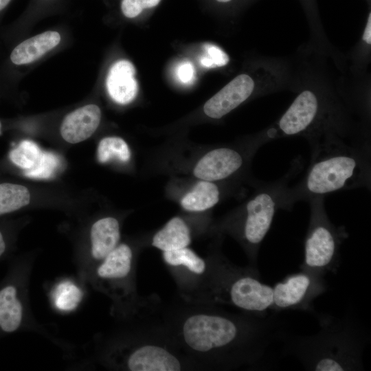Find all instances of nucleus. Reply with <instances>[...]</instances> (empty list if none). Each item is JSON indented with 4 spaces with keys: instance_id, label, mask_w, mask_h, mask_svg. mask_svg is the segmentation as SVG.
<instances>
[{
    "instance_id": "nucleus-23",
    "label": "nucleus",
    "mask_w": 371,
    "mask_h": 371,
    "mask_svg": "<svg viewBox=\"0 0 371 371\" xmlns=\"http://www.w3.org/2000/svg\"><path fill=\"white\" fill-rule=\"evenodd\" d=\"M97 157L100 163H106L112 159L127 162L131 158V151L126 142L122 138L107 137L100 142Z\"/></svg>"
},
{
    "instance_id": "nucleus-19",
    "label": "nucleus",
    "mask_w": 371,
    "mask_h": 371,
    "mask_svg": "<svg viewBox=\"0 0 371 371\" xmlns=\"http://www.w3.org/2000/svg\"><path fill=\"white\" fill-rule=\"evenodd\" d=\"M190 243V229L184 220L178 216L168 221L152 240V245L162 252L188 247Z\"/></svg>"
},
{
    "instance_id": "nucleus-24",
    "label": "nucleus",
    "mask_w": 371,
    "mask_h": 371,
    "mask_svg": "<svg viewBox=\"0 0 371 371\" xmlns=\"http://www.w3.org/2000/svg\"><path fill=\"white\" fill-rule=\"evenodd\" d=\"M41 153L36 144L30 140H24L10 150L9 159L14 165L27 170L36 165Z\"/></svg>"
},
{
    "instance_id": "nucleus-17",
    "label": "nucleus",
    "mask_w": 371,
    "mask_h": 371,
    "mask_svg": "<svg viewBox=\"0 0 371 371\" xmlns=\"http://www.w3.org/2000/svg\"><path fill=\"white\" fill-rule=\"evenodd\" d=\"M120 239V224L116 218L104 217L93 224L90 230L93 269L117 246Z\"/></svg>"
},
{
    "instance_id": "nucleus-21",
    "label": "nucleus",
    "mask_w": 371,
    "mask_h": 371,
    "mask_svg": "<svg viewBox=\"0 0 371 371\" xmlns=\"http://www.w3.org/2000/svg\"><path fill=\"white\" fill-rule=\"evenodd\" d=\"M30 194L22 185L0 183V216L14 212L30 203Z\"/></svg>"
},
{
    "instance_id": "nucleus-29",
    "label": "nucleus",
    "mask_w": 371,
    "mask_h": 371,
    "mask_svg": "<svg viewBox=\"0 0 371 371\" xmlns=\"http://www.w3.org/2000/svg\"><path fill=\"white\" fill-rule=\"evenodd\" d=\"M10 250L9 240L3 229L0 228V259L4 258Z\"/></svg>"
},
{
    "instance_id": "nucleus-13",
    "label": "nucleus",
    "mask_w": 371,
    "mask_h": 371,
    "mask_svg": "<svg viewBox=\"0 0 371 371\" xmlns=\"http://www.w3.org/2000/svg\"><path fill=\"white\" fill-rule=\"evenodd\" d=\"M254 89L249 75H238L205 102L203 111L211 118L220 119L247 100Z\"/></svg>"
},
{
    "instance_id": "nucleus-25",
    "label": "nucleus",
    "mask_w": 371,
    "mask_h": 371,
    "mask_svg": "<svg viewBox=\"0 0 371 371\" xmlns=\"http://www.w3.org/2000/svg\"><path fill=\"white\" fill-rule=\"evenodd\" d=\"M61 165L59 157L54 153L42 152L36 165L32 169L25 170V176L36 179L52 177Z\"/></svg>"
},
{
    "instance_id": "nucleus-12",
    "label": "nucleus",
    "mask_w": 371,
    "mask_h": 371,
    "mask_svg": "<svg viewBox=\"0 0 371 371\" xmlns=\"http://www.w3.org/2000/svg\"><path fill=\"white\" fill-rule=\"evenodd\" d=\"M246 164L241 152L231 147H219L207 152L194 169L197 178L217 181L227 179L242 170Z\"/></svg>"
},
{
    "instance_id": "nucleus-11",
    "label": "nucleus",
    "mask_w": 371,
    "mask_h": 371,
    "mask_svg": "<svg viewBox=\"0 0 371 371\" xmlns=\"http://www.w3.org/2000/svg\"><path fill=\"white\" fill-rule=\"evenodd\" d=\"M162 258L175 275L181 289L186 291L195 288L194 284L203 277L209 280L212 276L214 262H207L188 247L162 252Z\"/></svg>"
},
{
    "instance_id": "nucleus-1",
    "label": "nucleus",
    "mask_w": 371,
    "mask_h": 371,
    "mask_svg": "<svg viewBox=\"0 0 371 371\" xmlns=\"http://www.w3.org/2000/svg\"><path fill=\"white\" fill-rule=\"evenodd\" d=\"M274 315L196 313L183 319L180 336L186 347L223 368L264 366L267 350L282 337Z\"/></svg>"
},
{
    "instance_id": "nucleus-32",
    "label": "nucleus",
    "mask_w": 371,
    "mask_h": 371,
    "mask_svg": "<svg viewBox=\"0 0 371 371\" xmlns=\"http://www.w3.org/2000/svg\"><path fill=\"white\" fill-rule=\"evenodd\" d=\"M1 123L0 122V134H1Z\"/></svg>"
},
{
    "instance_id": "nucleus-7",
    "label": "nucleus",
    "mask_w": 371,
    "mask_h": 371,
    "mask_svg": "<svg viewBox=\"0 0 371 371\" xmlns=\"http://www.w3.org/2000/svg\"><path fill=\"white\" fill-rule=\"evenodd\" d=\"M327 289L324 276L300 269L273 286L271 311L297 310L314 313L313 302Z\"/></svg>"
},
{
    "instance_id": "nucleus-8",
    "label": "nucleus",
    "mask_w": 371,
    "mask_h": 371,
    "mask_svg": "<svg viewBox=\"0 0 371 371\" xmlns=\"http://www.w3.org/2000/svg\"><path fill=\"white\" fill-rule=\"evenodd\" d=\"M21 262H12L0 282V337L21 330L25 323Z\"/></svg>"
},
{
    "instance_id": "nucleus-6",
    "label": "nucleus",
    "mask_w": 371,
    "mask_h": 371,
    "mask_svg": "<svg viewBox=\"0 0 371 371\" xmlns=\"http://www.w3.org/2000/svg\"><path fill=\"white\" fill-rule=\"evenodd\" d=\"M310 218L304 240V258L300 269L326 276L335 273L339 265L340 248L348 237L344 227L335 226L329 219L324 196L308 200Z\"/></svg>"
},
{
    "instance_id": "nucleus-2",
    "label": "nucleus",
    "mask_w": 371,
    "mask_h": 371,
    "mask_svg": "<svg viewBox=\"0 0 371 371\" xmlns=\"http://www.w3.org/2000/svg\"><path fill=\"white\" fill-rule=\"evenodd\" d=\"M370 180L368 143L328 142L311 150L310 164L302 179L283 189L280 209L290 211L297 202L337 191L370 188Z\"/></svg>"
},
{
    "instance_id": "nucleus-15",
    "label": "nucleus",
    "mask_w": 371,
    "mask_h": 371,
    "mask_svg": "<svg viewBox=\"0 0 371 371\" xmlns=\"http://www.w3.org/2000/svg\"><path fill=\"white\" fill-rule=\"evenodd\" d=\"M101 120V111L95 104L78 108L64 118L60 126L63 138L71 144L81 142L96 131Z\"/></svg>"
},
{
    "instance_id": "nucleus-3",
    "label": "nucleus",
    "mask_w": 371,
    "mask_h": 371,
    "mask_svg": "<svg viewBox=\"0 0 371 371\" xmlns=\"http://www.w3.org/2000/svg\"><path fill=\"white\" fill-rule=\"evenodd\" d=\"M315 313L319 330L308 336H285L284 352L294 356L306 370H361L363 353L370 335L351 314L341 317Z\"/></svg>"
},
{
    "instance_id": "nucleus-18",
    "label": "nucleus",
    "mask_w": 371,
    "mask_h": 371,
    "mask_svg": "<svg viewBox=\"0 0 371 371\" xmlns=\"http://www.w3.org/2000/svg\"><path fill=\"white\" fill-rule=\"evenodd\" d=\"M60 36L58 32L47 31L19 44L10 54L11 61L16 65L31 63L59 44Z\"/></svg>"
},
{
    "instance_id": "nucleus-22",
    "label": "nucleus",
    "mask_w": 371,
    "mask_h": 371,
    "mask_svg": "<svg viewBox=\"0 0 371 371\" xmlns=\"http://www.w3.org/2000/svg\"><path fill=\"white\" fill-rule=\"evenodd\" d=\"M83 297L81 289L68 280L59 282L53 289L52 299L54 306L63 312L74 311Z\"/></svg>"
},
{
    "instance_id": "nucleus-30",
    "label": "nucleus",
    "mask_w": 371,
    "mask_h": 371,
    "mask_svg": "<svg viewBox=\"0 0 371 371\" xmlns=\"http://www.w3.org/2000/svg\"><path fill=\"white\" fill-rule=\"evenodd\" d=\"M363 40L368 45L371 44V14H369L366 26L362 37Z\"/></svg>"
},
{
    "instance_id": "nucleus-4",
    "label": "nucleus",
    "mask_w": 371,
    "mask_h": 371,
    "mask_svg": "<svg viewBox=\"0 0 371 371\" xmlns=\"http://www.w3.org/2000/svg\"><path fill=\"white\" fill-rule=\"evenodd\" d=\"M293 173L274 182L262 181L256 193L245 204L238 215L229 221L227 227L242 243L250 265L256 267L261 243L269 231L280 198Z\"/></svg>"
},
{
    "instance_id": "nucleus-5",
    "label": "nucleus",
    "mask_w": 371,
    "mask_h": 371,
    "mask_svg": "<svg viewBox=\"0 0 371 371\" xmlns=\"http://www.w3.org/2000/svg\"><path fill=\"white\" fill-rule=\"evenodd\" d=\"M212 298L249 313L265 314L271 311L273 286L263 283L256 267L235 266L223 259L210 286Z\"/></svg>"
},
{
    "instance_id": "nucleus-31",
    "label": "nucleus",
    "mask_w": 371,
    "mask_h": 371,
    "mask_svg": "<svg viewBox=\"0 0 371 371\" xmlns=\"http://www.w3.org/2000/svg\"><path fill=\"white\" fill-rule=\"evenodd\" d=\"M217 1H219V2H228V1H229L231 0H217Z\"/></svg>"
},
{
    "instance_id": "nucleus-10",
    "label": "nucleus",
    "mask_w": 371,
    "mask_h": 371,
    "mask_svg": "<svg viewBox=\"0 0 371 371\" xmlns=\"http://www.w3.org/2000/svg\"><path fill=\"white\" fill-rule=\"evenodd\" d=\"M122 365L131 371H178L184 367L173 352L150 342L139 344L128 350Z\"/></svg>"
},
{
    "instance_id": "nucleus-28",
    "label": "nucleus",
    "mask_w": 371,
    "mask_h": 371,
    "mask_svg": "<svg viewBox=\"0 0 371 371\" xmlns=\"http://www.w3.org/2000/svg\"><path fill=\"white\" fill-rule=\"evenodd\" d=\"M177 79L185 85H190L195 79V70L192 63L183 61L179 64L175 71Z\"/></svg>"
},
{
    "instance_id": "nucleus-20",
    "label": "nucleus",
    "mask_w": 371,
    "mask_h": 371,
    "mask_svg": "<svg viewBox=\"0 0 371 371\" xmlns=\"http://www.w3.org/2000/svg\"><path fill=\"white\" fill-rule=\"evenodd\" d=\"M221 190L212 181H201L181 199V207L190 212H202L214 207L220 200Z\"/></svg>"
},
{
    "instance_id": "nucleus-27",
    "label": "nucleus",
    "mask_w": 371,
    "mask_h": 371,
    "mask_svg": "<svg viewBox=\"0 0 371 371\" xmlns=\"http://www.w3.org/2000/svg\"><path fill=\"white\" fill-rule=\"evenodd\" d=\"M204 49L206 52L205 56L212 61L214 67L224 66L229 60L227 54L214 45L205 44Z\"/></svg>"
},
{
    "instance_id": "nucleus-14",
    "label": "nucleus",
    "mask_w": 371,
    "mask_h": 371,
    "mask_svg": "<svg viewBox=\"0 0 371 371\" xmlns=\"http://www.w3.org/2000/svg\"><path fill=\"white\" fill-rule=\"evenodd\" d=\"M132 249L125 243H119L93 269L95 278L104 284L120 286L131 281L134 271Z\"/></svg>"
},
{
    "instance_id": "nucleus-9",
    "label": "nucleus",
    "mask_w": 371,
    "mask_h": 371,
    "mask_svg": "<svg viewBox=\"0 0 371 371\" xmlns=\"http://www.w3.org/2000/svg\"><path fill=\"white\" fill-rule=\"evenodd\" d=\"M322 101L311 90L302 91L294 100L278 123V129L270 128L267 141L281 136L307 137L315 120Z\"/></svg>"
},
{
    "instance_id": "nucleus-16",
    "label": "nucleus",
    "mask_w": 371,
    "mask_h": 371,
    "mask_svg": "<svg viewBox=\"0 0 371 371\" xmlns=\"http://www.w3.org/2000/svg\"><path fill=\"white\" fill-rule=\"evenodd\" d=\"M135 69L127 60L115 62L110 68L106 80L109 95L117 103L126 104L136 97L138 91Z\"/></svg>"
},
{
    "instance_id": "nucleus-26",
    "label": "nucleus",
    "mask_w": 371,
    "mask_h": 371,
    "mask_svg": "<svg viewBox=\"0 0 371 371\" xmlns=\"http://www.w3.org/2000/svg\"><path fill=\"white\" fill-rule=\"evenodd\" d=\"M161 0H122L121 10L127 18H135L144 9L156 6Z\"/></svg>"
}]
</instances>
